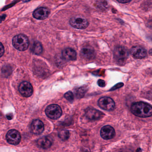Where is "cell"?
<instances>
[{"label":"cell","mask_w":152,"mask_h":152,"mask_svg":"<svg viewBox=\"0 0 152 152\" xmlns=\"http://www.w3.org/2000/svg\"><path fill=\"white\" fill-rule=\"evenodd\" d=\"M131 112L137 117L145 118L152 116V107L142 102L134 103L131 105Z\"/></svg>","instance_id":"1"},{"label":"cell","mask_w":152,"mask_h":152,"mask_svg":"<svg viewBox=\"0 0 152 152\" xmlns=\"http://www.w3.org/2000/svg\"><path fill=\"white\" fill-rule=\"evenodd\" d=\"M12 43L13 46L18 51H25L28 48L29 42L26 36L19 34L13 37Z\"/></svg>","instance_id":"2"},{"label":"cell","mask_w":152,"mask_h":152,"mask_svg":"<svg viewBox=\"0 0 152 152\" xmlns=\"http://www.w3.org/2000/svg\"><path fill=\"white\" fill-rule=\"evenodd\" d=\"M69 23L72 27L77 29H85L88 25L87 19L84 16L80 15H77L71 18Z\"/></svg>","instance_id":"3"},{"label":"cell","mask_w":152,"mask_h":152,"mask_svg":"<svg viewBox=\"0 0 152 152\" xmlns=\"http://www.w3.org/2000/svg\"><path fill=\"white\" fill-rule=\"evenodd\" d=\"M45 114L49 118L57 120L59 118L62 114L61 108L57 104H53L49 105L45 109Z\"/></svg>","instance_id":"4"},{"label":"cell","mask_w":152,"mask_h":152,"mask_svg":"<svg viewBox=\"0 0 152 152\" xmlns=\"http://www.w3.org/2000/svg\"><path fill=\"white\" fill-rule=\"evenodd\" d=\"M113 54L115 59L120 62L126 61L129 56V51L127 49L122 46L116 47L114 49Z\"/></svg>","instance_id":"5"},{"label":"cell","mask_w":152,"mask_h":152,"mask_svg":"<svg viewBox=\"0 0 152 152\" xmlns=\"http://www.w3.org/2000/svg\"><path fill=\"white\" fill-rule=\"evenodd\" d=\"M98 104L101 109L106 111L113 110L115 107V102L110 97H102L98 101Z\"/></svg>","instance_id":"6"},{"label":"cell","mask_w":152,"mask_h":152,"mask_svg":"<svg viewBox=\"0 0 152 152\" xmlns=\"http://www.w3.org/2000/svg\"><path fill=\"white\" fill-rule=\"evenodd\" d=\"M6 140L10 144L17 145L20 142L21 135L18 131L14 129L10 130L7 133Z\"/></svg>","instance_id":"7"},{"label":"cell","mask_w":152,"mask_h":152,"mask_svg":"<svg viewBox=\"0 0 152 152\" xmlns=\"http://www.w3.org/2000/svg\"><path fill=\"white\" fill-rule=\"evenodd\" d=\"M19 91L22 96L28 97L33 93V88L32 85L27 81L22 82L19 87Z\"/></svg>","instance_id":"8"},{"label":"cell","mask_w":152,"mask_h":152,"mask_svg":"<svg viewBox=\"0 0 152 152\" xmlns=\"http://www.w3.org/2000/svg\"><path fill=\"white\" fill-rule=\"evenodd\" d=\"M85 115L88 119L93 120H98L104 116L103 113L100 111L91 108L86 109Z\"/></svg>","instance_id":"9"},{"label":"cell","mask_w":152,"mask_h":152,"mask_svg":"<svg viewBox=\"0 0 152 152\" xmlns=\"http://www.w3.org/2000/svg\"><path fill=\"white\" fill-rule=\"evenodd\" d=\"M130 53L134 58L142 59L147 56V51L143 47L140 46H133L130 50Z\"/></svg>","instance_id":"10"},{"label":"cell","mask_w":152,"mask_h":152,"mask_svg":"<svg viewBox=\"0 0 152 152\" xmlns=\"http://www.w3.org/2000/svg\"><path fill=\"white\" fill-rule=\"evenodd\" d=\"M100 134L102 138L105 140H109L114 137L115 134V130L111 126H105L102 128Z\"/></svg>","instance_id":"11"},{"label":"cell","mask_w":152,"mask_h":152,"mask_svg":"<svg viewBox=\"0 0 152 152\" xmlns=\"http://www.w3.org/2000/svg\"><path fill=\"white\" fill-rule=\"evenodd\" d=\"M50 10L45 7H40L36 9L33 12V17L38 20H44L48 18Z\"/></svg>","instance_id":"12"},{"label":"cell","mask_w":152,"mask_h":152,"mask_svg":"<svg viewBox=\"0 0 152 152\" xmlns=\"http://www.w3.org/2000/svg\"><path fill=\"white\" fill-rule=\"evenodd\" d=\"M31 130L32 133L35 134H40L44 130L43 123L39 120H35L31 124Z\"/></svg>","instance_id":"13"},{"label":"cell","mask_w":152,"mask_h":152,"mask_svg":"<svg viewBox=\"0 0 152 152\" xmlns=\"http://www.w3.org/2000/svg\"><path fill=\"white\" fill-rule=\"evenodd\" d=\"M62 56L63 59L66 60H75L77 59V53L72 48H66L62 51Z\"/></svg>","instance_id":"14"},{"label":"cell","mask_w":152,"mask_h":152,"mask_svg":"<svg viewBox=\"0 0 152 152\" xmlns=\"http://www.w3.org/2000/svg\"><path fill=\"white\" fill-rule=\"evenodd\" d=\"M80 54L82 58L86 59H93L95 57L94 50L90 47H85L81 49Z\"/></svg>","instance_id":"15"},{"label":"cell","mask_w":152,"mask_h":152,"mask_svg":"<svg viewBox=\"0 0 152 152\" xmlns=\"http://www.w3.org/2000/svg\"><path fill=\"white\" fill-rule=\"evenodd\" d=\"M37 145L42 149H49L52 145L51 140L47 137H42L37 140Z\"/></svg>","instance_id":"16"},{"label":"cell","mask_w":152,"mask_h":152,"mask_svg":"<svg viewBox=\"0 0 152 152\" xmlns=\"http://www.w3.org/2000/svg\"><path fill=\"white\" fill-rule=\"evenodd\" d=\"M31 51L33 53L37 55L41 54L43 51L42 46V44L39 42H34L31 46Z\"/></svg>","instance_id":"17"},{"label":"cell","mask_w":152,"mask_h":152,"mask_svg":"<svg viewBox=\"0 0 152 152\" xmlns=\"http://www.w3.org/2000/svg\"><path fill=\"white\" fill-rule=\"evenodd\" d=\"M58 136L62 141H67L69 137V131L67 130H61L59 132Z\"/></svg>","instance_id":"18"},{"label":"cell","mask_w":152,"mask_h":152,"mask_svg":"<svg viewBox=\"0 0 152 152\" xmlns=\"http://www.w3.org/2000/svg\"><path fill=\"white\" fill-rule=\"evenodd\" d=\"M86 89L84 87H80V88H77L75 91V94L77 98H81L84 96V95L86 93Z\"/></svg>","instance_id":"19"},{"label":"cell","mask_w":152,"mask_h":152,"mask_svg":"<svg viewBox=\"0 0 152 152\" xmlns=\"http://www.w3.org/2000/svg\"><path fill=\"white\" fill-rule=\"evenodd\" d=\"M64 97H65L66 99H67L68 101L71 102H73L74 100V94H73V93L70 92V91L67 92V93L65 94V95H64Z\"/></svg>","instance_id":"20"},{"label":"cell","mask_w":152,"mask_h":152,"mask_svg":"<svg viewBox=\"0 0 152 152\" xmlns=\"http://www.w3.org/2000/svg\"><path fill=\"white\" fill-rule=\"evenodd\" d=\"M10 70L11 68L10 67H8V66H4V68H3L2 70V72L3 74L5 75V76H8L10 75L11 73Z\"/></svg>","instance_id":"21"},{"label":"cell","mask_w":152,"mask_h":152,"mask_svg":"<svg viewBox=\"0 0 152 152\" xmlns=\"http://www.w3.org/2000/svg\"><path fill=\"white\" fill-rule=\"evenodd\" d=\"M4 47L1 43H0V58L4 54Z\"/></svg>","instance_id":"22"},{"label":"cell","mask_w":152,"mask_h":152,"mask_svg":"<svg viewBox=\"0 0 152 152\" xmlns=\"http://www.w3.org/2000/svg\"><path fill=\"white\" fill-rule=\"evenodd\" d=\"M98 85L101 87H104L105 86V83L104 81L102 79H99L97 82Z\"/></svg>","instance_id":"23"},{"label":"cell","mask_w":152,"mask_h":152,"mask_svg":"<svg viewBox=\"0 0 152 152\" xmlns=\"http://www.w3.org/2000/svg\"><path fill=\"white\" fill-rule=\"evenodd\" d=\"M123 84L122 83H119V84H117L116 85H115V86L113 87L110 90H115V89H118V88H120V87H121L123 86Z\"/></svg>","instance_id":"24"},{"label":"cell","mask_w":152,"mask_h":152,"mask_svg":"<svg viewBox=\"0 0 152 152\" xmlns=\"http://www.w3.org/2000/svg\"><path fill=\"white\" fill-rule=\"evenodd\" d=\"M117 1L121 3L125 4L129 2L132 0H117Z\"/></svg>","instance_id":"25"},{"label":"cell","mask_w":152,"mask_h":152,"mask_svg":"<svg viewBox=\"0 0 152 152\" xmlns=\"http://www.w3.org/2000/svg\"><path fill=\"white\" fill-rule=\"evenodd\" d=\"M147 25H148L149 27L150 28L152 29V18L151 19H150L149 20V21L147 22Z\"/></svg>","instance_id":"26"},{"label":"cell","mask_w":152,"mask_h":152,"mask_svg":"<svg viewBox=\"0 0 152 152\" xmlns=\"http://www.w3.org/2000/svg\"><path fill=\"white\" fill-rule=\"evenodd\" d=\"M5 17H6V15H4V14L1 15V16H0V22H1V21L4 20L5 19Z\"/></svg>","instance_id":"27"}]
</instances>
